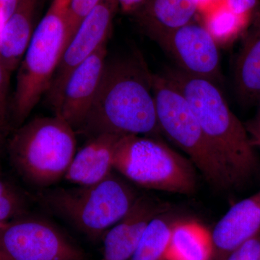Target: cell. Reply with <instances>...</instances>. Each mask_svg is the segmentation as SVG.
Returning a JSON list of instances; mask_svg holds the SVG:
<instances>
[{
    "label": "cell",
    "mask_w": 260,
    "mask_h": 260,
    "mask_svg": "<svg viewBox=\"0 0 260 260\" xmlns=\"http://www.w3.org/2000/svg\"><path fill=\"white\" fill-rule=\"evenodd\" d=\"M260 231L231 253L225 260H259Z\"/></svg>",
    "instance_id": "23"
},
{
    "label": "cell",
    "mask_w": 260,
    "mask_h": 260,
    "mask_svg": "<svg viewBox=\"0 0 260 260\" xmlns=\"http://www.w3.org/2000/svg\"><path fill=\"white\" fill-rule=\"evenodd\" d=\"M152 87L162 134L189 156L210 184L221 189L233 187L216 152L180 90L164 75L152 74Z\"/></svg>",
    "instance_id": "7"
},
{
    "label": "cell",
    "mask_w": 260,
    "mask_h": 260,
    "mask_svg": "<svg viewBox=\"0 0 260 260\" xmlns=\"http://www.w3.org/2000/svg\"><path fill=\"white\" fill-rule=\"evenodd\" d=\"M174 222L164 212L155 217L145 229L130 260H164Z\"/></svg>",
    "instance_id": "20"
},
{
    "label": "cell",
    "mask_w": 260,
    "mask_h": 260,
    "mask_svg": "<svg viewBox=\"0 0 260 260\" xmlns=\"http://www.w3.org/2000/svg\"><path fill=\"white\" fill-rule=\"evenodd\" d=\"M68 1L53 0L47 13L36 27L19 65L10 106L17 126L25 122L50 88L67 44Z\"/></svg>",
    "instance_id": "4"
},
{
    "label": "cell",
    "mask_w": 260,
    "mask_h": 260,
    "mask_svg": "<svg viewBox=\"0 0 260 260\" xmlns=\"http://www.w3.org/2000/svg\"><path fill=\"white\" fill-rule=\"evenodd\" d=\"M198 13L203 15L211 11L220 5L225 4V0H195Z\"/></svg>",
    "instance_id": "27"
},
{
    "label": "cell",
    "mask_w": 260,
    "mask_h": 260,
    "mask_svg": "<svg viewBox=\"0 0 260 260\" xmlns=\"http://www.w3.org/2000/svg\"><path fill=\"white\" fill-rule=\"evenodd\" d=\"M164 75L186 98L233 187L244 185L257 172L259 161L246 126L231 110L215 83L179 69L168 70Z\"/></svg>",
    "instance_id": "2"
},
{
    "label": "cell",
    "mask_w": 260,
    "mask_h": 260,
    "mask_svg": "<svg viewBox=\"0 0 260 260\" xmlns=\"http://www.w3.org/2000/svg\"><path fill=\"white\" fill-rule=\"evenodd\" d=\"M107 44L75 68L51 106L59 116L78 132L88 115L99 91L107 61Z\"/></svg>",
    "instance_id": "11"
},
{
    "label": "cell",
    "mask_w": 260,
    "mask_h": 260,
    "mask_svg": "<svg viewBox=\"0 0 260 260\" xmlns=\"http://www.w3.org/2000/svg\"><path fill=\"white\" fill-rule=\"evenodd\" d=\"M0 260H12L10 258L8 257L5 253L0 250Z\"/></svg>",
    "instance_id": "31"
},
{
    "label": "cell",
    "mask_w": 260,
    "mask_h": 260,
    "mask_svg": "<svg viewBox=\"0 0 260 260\" xmlns=\"http://www.w3.org/2000/svg\"><path fill=\"white\" fill-rule=\"evenodd\" d=\"M2 131H3V129H0V135H1Z\"/></svg>",
    "instance_id": "33"
},
{
    "label": "cell",
    "mask_w": 260,
    "mask_h": 260,
    "mask_svg": "<svg viewBox=\"0 0 260 260\" xmlns=\"http://www.w3.org/2000/svg\"><path fill=\"white\" fill-rule=\"evenodd\" d=\"M158 44L186 74L215 82L221 78L219 46L202 23L191 21Z\"/></svg>",
    "instance_id": "10"
},
{
    "label": "cell",
    "mask_w": 260,
    "mask_h": 260,
    "mask_svg": "<svg viewBox=\"0 0 260 260\" xmlns=\"http://www.w3.org/2000/svg\"><path fill=\"white\" fill-rule=\"evenodd\" d=\"M152 74L140 56L107 61L102 83L77 133L157 138L161 134Z\"/></svg>",
    "instance_id": "1"
},
{
    "label": "cell",
    "mask_w": 260,
    "mask_h": 260,
    "mask_svg": "<svg viewBox=\"0 0 260 260\" xmlns=\"http://www.w3.org/2000/svg\"><path fill=\"white\" fill-rule=\"evenodd\" d=\"M114 169L146 189L184 194L196 189L190 160L153 137H121L114 153Z\"/></svg>",
    "instance_id": "6"
},
{
    "label": "cell",
    "mask_w": 260,
    "mask_h": 260,
    "mask_svg": "<svg viewBox=\"0 0 260 260\" xmlns=\"http://www.w3.org/2000/svg\"><path fill=\"white\" fill-rule=\"evenodd\" d=\"M145 0H117L119 8L124 13H134Z\"/></svg>",
    "instance_id": "28"
},
{
    "label": "cell",
    "mask_w": 260,
    "mask_h": 260,
    "mask_svg": "<svg viewBox=\"0 0 260 260\" xmlns=\"http://www.w3.org/2000/svg\"><path fill=\"white\" fill-rule=\"evenodd\" d=\"M0 250L12 260H86L60 229L42 218L15 219L0 229Z\"/></svg>",
    "instance_id": "8"
},
{
    "label": "cell",
    "mask_w": 260,
    "mask_h": 260,
    "mask_svg": "<svg viewBox=\"0 0 260 260\" xmlns=\"http://www.w3.org/2000/svg\"><path fill=\"white\" fill-rule=\"evenodd\" d=\"M134 13L140 26L158 43L193 21L198 11L195 0H145Z\"/></svg>",
    "instance_id": "15"
},
{
    "label": "cell",
    "mask_w": 260,
    "mask_h": 260,
    "mask_svg": "<svg viewBox=\"0 0 260 260\" xmlns=\"http://www.w3.org/2000/svg\"><path fill=\"white\" fill-rule=\"evenodd\" d=\"M23 197L14 187L0 179V221L8 223L20 218L25 212Z\"/></svg>",
    "instance_id": "21"
},
{
    "label": "cell",
    "mask_w": 260,
    "mask_h": 260,
    "mask_svg": "<svg viewBox=\"0 0 260 260\" xmlns=\"http://www.w3.org/2000/svg\"><path fill=\"white\" fill-rule=\"evenodd\" d=\"M212 233L191 220H175L164 260H212Z\"/></svg>",
    "instance_id": "18"
},
{
    "label": "cell",
    "mask_w": 260,
    "mask_h": 260,
    "mask_svg": "<svg viewBox=\"0 0 260 260\" xmlns=\"http://www.w3.org/2000/svg\"><path fill=\"white\" fill-rule=\"evenodd\" d=\"M39 0H17L0 32V61L11 74L18 69L34 34V19Z\"/></svg>",
    "instance_id": "16"
},
{
    "label": "cell",
    "mask_w": 260,
    "mask_h": 260,
    "mask_svg": "<svg viewBox=\"0 0 260 260\" xmlns=\"http://www.w3.org/2000/svg\"><path fill=\"white\" fill-rule=\"evenodd\" d=\"M235 64V85L246 104L260 102V7L244 32Z\"/></svg>",
    "instance_id": "17"
},
{
    "label": "cell",
    "mask_w": 260,
    "mask_h": 260,
    "mask_svg": "<svg viewBox=\"0 0 260 260\" xmlns=\"http://www.w3.org/2000/svg\"><path fill=\"white\" fill-rule=\"evenodd\" d=\"M16 4L17 0H0V9L4 10L7 18L13 13Z\"/></svg>",
    "instance_id": "29"
},
{
    "label": "cell",
    "mask_w": 260,
    "mask_h": 260,
    "mask_svg": "<svg viewBox=\"0 0 260 260\" xmlns=\"http://www.w3.org/2000/svg\"><path fill=\"white\" fill-rule=\"evenodd\" d=\"M7 20V16L5 15L4 10L0 9V32H1L2 28L4 25L5 20Z\"/></svg>",
    "instance_id": "30"
},
{
    "label": "cell",
    "mask_w": 260,
    "mask_h": 260,
    "mask_svg": "<svg viewBox=\"0 0 260 260\" xmlns=\"http://www.w3.org/2000/svg\"><path fill=\"white\" fill-rule=\"evenodd\" d=\"M118 7L117 0H102L82 20L64 48L50 88L46 94L51 106L55 102L70 73L107 44Z\"/></svg>",
    "instance_id": "9"
},
{
    "label": "cell",
    "mask_w": 260,
    "mask_h": 260,
    "mask_svg": "<svg viewBox=\"0 0 260 260\" xmlns=\"http://www.w3.org/2000/svg\"><path fill=\"white\" fill-rule=\"evenodd\" d=\"M259 0H225V4L229 9L248 20L252 19L259 8Z\"/></svg>",
    "instance_id": "25"
},
{
    "label": "cell",
    "mask_w": 260,
    "mask_h": 260,
    "mask_svg": "<svg viewBox=\"0 0 260 260\" xmlns=\"http://www.w3.org/2000/svg\"><path fill=\"white\" fill-rule=\"evenodd\" d=\"M259 110L256 116L246 126L253 145L260 147V102Z\"/></svg>",
    "instance_id": "26"
},
{
    "label": "cell",
    "mask_w": 260,
    "mask_h": 260,
    "mask_svg": "<svg viewBox=\"0 0 260 260\" xmlns=\"http://www.w3.org/2000/svg\"><path fill=\"white\" fill-rule=\"evenodd\" d=\"M260 231V190L233 205L212 232L213 258L228 256Z\"/></svg>",
    "instance_id": "13"
},
{
    "label": "cell",
    "mask_w": 260,
    "mask_h": 260,
    "mask_svg": "<svg viewBox=\"0 0 260 260\" xmlns=\"http://www.w3.org/2000/svg\"><path fill=\"white\" fill-rule=\"evenodd\" d=\"M259 260H260V259H259Z\"/></svg>",
    "instance_id": "34"
},
{
    "label": "cell",
    "mask_w": 260,
    "mask_h": 260,
    "mask_svg": "<svg viewBox=\"0 0 260 260\" xmlns=\"http://www.w3.org/2000/svg\"><path fill=\"white\" fill-rule=\"evenodd\" d=\"M165 210L149 197L138 196L129 212L103 236L101 260L131 259L149 223Z\"/></svg>",
    "instance_id": "12"
},
{
    "label": "cell",
    "mask_w": 260,
    "mask_h": 260,
    "mask_svg": "<svg viewBox=\"0 0 260 260\" xmlns=\"http://www.w3.org/2000/svg\"><path fill=\"white\" fill-rule=\"evenodd\" d=\"M7 223H4V222L0 221V229H3V227L6 225Z\"/></svg>",
    "instance_id": "32"
},
{
    "label": "cell",
    "mask_w": 260,
    "mask_h": 260,
    "mask_svg": "<svg viewBox=\"0 0 260 260\" xmlns=\"http://www.w3.org/2000/svg\"><path fill=\"white\" fill-rule=\"evenodd\" d=\"M102 1V0H69L68 1V10H67V20H68L67 44L73 37L82 20Z\"/></svg>",
    "instance_id": "22"
},
{
    "label": "cell",
    "mask_w": 260,
    "mask_h": 260,
    "mask_svg": "<svg viewBox=\"0 0 260 260\" xmlns=\"http://www.w3.org/2000/svg\"><path fill=\"white\" fill-rule=\"evenodd\" d=\"M10 73L0 61V129H4L8 116Z\"/></svg>",
    "instance_id": "24"
},
{
    "label": "cell",
    "mask_w": 260,
    "mask_h": 260,
    "mask_svg": "<svg viewBox=\"0 0 260 260\" xmlns=\"http://www.w3.org/2000/svg\"><path fill=\"white\" fill-rule=\"evenodd\" d=\"M138 198L131 186L112 174L91 185L54 189L44 200L54 213L93 239L118 223Z\"/></svg>",
    "instance_id": "5"
},
{
    "label": "cell",
    "mask_w": 260,
    "mask_h": 260,
    "mask_svg": "<svg viewBox=\"0 0 260 260\" xmlns=\"http://www.w3.org/2000/svg\"><path fill=\"white\" fill-rule=\"evenodd\" d=\"M203 25L220 47H225L243 35L251 20L236 14L223 4L202 15Z\"/></svg>",
    "instance_id": "19"
},
{
    "label": "cell",
    "mask_w": 260,
    "mask_h": 260,
    "mask_svg": "<svg viewBox=\"0 0 260 260\" xmlns=\"http://www.w3.org/2000/svg\"><path fill=\"white\" fill-rule=\"evenodd\" d=\"M122 136L102 134L88 138L76 151L64 179L78 186L100 182L112 174L114 153Z\"/></svg>",
    "instance_id": "14"
},
{
    "label": "cell",
    "mask_w": 260,
    "mask_h": 260,
    "mask_svg": "<svg viewBox=\"0 0 260 260\" xmlns=\"http://www.w3.org/2000/svg\"><path fill=\"white\" fill-rule=\"evenodd\" d=\"M76 132L59 116L37 117L19 126L9 155L19 174L38 188L64 178L76 153Z\"/></svg>",
    "instance_id": "3"
}]
</instances>
